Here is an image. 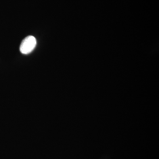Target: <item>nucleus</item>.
Returning <instances> with one entry per match:
<instances>
[{"instance_id": "1", "label": "nucleus", "mask_w": 159, "mask_h": 159, "mask_svg": "<svg viewBox=\"0 0 159 159\" xmlns=\"http://www.w3.org/2000/svg\"><path fill=\"white\" fill-rule=\"evenodd\" d=\"M37 45V40L34 36L29 35L22 41L20 51L23 54H29L33 51Z\"/></svg>"}]
</instances>
